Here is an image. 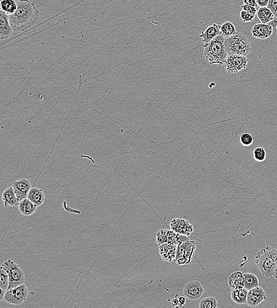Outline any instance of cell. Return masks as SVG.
Segmentation results:
<instances>
[{
    "instance_id": "40",
    "label": "cell",
    "mask_w": 277,
    "mask_h": 308,
    "mask_svg": "<svg viewBox=\"0 0 277 308\" xmlns=\"http://www.w3.org/2000/svg\"><path fill=\"white\" fill-rule=\"evenodd\" d=\"M273 276L277 280V265L276 267L275 271H274Z\"/></svg>"
},
{
    "instance_id": "24",
    "label": "cell",
    "mask_w": 277,
    "mask_h": 308,
    "mask_svg": "<svg viewBox=\"0 0 277 308\" xmlns=\"http://www.w3.org/2000/svg\"><path fill=\"white\" fill-rule=\"evenodd\" d=\"M243 274L245 278L244 288L248 290L260 286L259 280L256 275L249 273H244Z\"/></svg>"
},
{
    "instance_id": "13",
    "label": "cell",
    "mask_w": 277,
    "mask_h": 308,
    "mask_svg": "<svg viewBox=\"0 0 277 308\" xmlns=\"http://www.w3.org/2000/svg\"><path fill=\"white\" fill-rule=\"evenodd\" d=\"M273 29L270 24L258 23L253 26L251 33L255 38L265 39L272 35Z\"/></svg>"
},
{
    "instance_id": "7",
    "label": "cell",
    "mask_w": 277,
    "mask_h": 308,
    "mask_svg": "<svg viewBox=\"0 0 277 308\" xmlns=\"http://www.w3.org/2000/svg\"><path fill=\"white\" fill-rule=\"evenodd\" d=\"M28 296V288L23 284L7 290L5 292L4 300L10 304L20 305L26 301Z\"/></svg>"
},
{
    "instance_id": "41",
    "label": "cell",
    "mask_w": 277,
    "mask_h": 308,
    "mask_svg": "<svg viewBox=\"0 0 277 308\" xmlns=\"http://www.w3.org/2000/svg\"></svg>"
},
{
    "instance_id": "15",
    "label": "cell",
    "mask_w": 277,
    "mask_h": 308,
    "mask_svg": "<svg viewBox=\"0 0 277 308\" xmlns=\"http://www.w3.org/2000/svg\"><path fill=\"white\" fill-rule=\"evenodd\" d=\"M177 245L172 243L167 242L159 245V252L161 258L164 261L172 262L175 260Z\"/></svg>"
},
{
    "instance_id": "25",
    "label": "cell",
    "mask_w": 277,
    "mask_h": 308,
    "mask_svg": "<svg viewBox=\"0 0 277 308\" xmlns=\"http://www.w3.org/2000/svg\"><path fill=\"white\" fill-rule=\"evenodd\" d=\"M236 33L235 26L231 21H226L220 26L221 35H222L225 38L233 36Z\"/></svg>"
},
{
    "instance_id": "17",
    "label": "cell",
    "mask_w": 277,
    "mask_h": 308,
    "mask_svg": "<svg viewBox=\"0 0 277 308\" xmlns=\"http://www.w3.org/2000/svg\"><path fill=\"white\" fill-rule=\"evenodd\" d=\"M220 25L214 23L207 28L204 32L200 34L199 37L202 39L204 44H208L220 33Z\"/></svg>"
},
{
    "instance_id": "21",
    "label": "cell",
    "mask_w": 277,
    "mask_h": 308,
    "mask_svg": "<svg viewBox=\"0 0 277 308\" xmlns=\"http://www.w3.org/2000/svg\"><path fill=\"white\" fill-rule=\"evenodd\" d=\"M248 292V290L246 288L233 289L231 294V298L236 304H247Z\"/></svg>"
},
{
    "instance_id": "39",
    "label": "cell",
    "mask_w": 277,
    "mask_h": 308,
    "mask_svg": "<svg viewBox=\"0 0 277 308\" xmlns=\"http://www.w3.org/2000/svg\"><path fill=\"white\" fill-rule=\"evenodd\" d=\"M7 291L1 290V294H0V301H2V300H4L5 292H6Z\"/></svg>"
},
{
    "instance_id": "12",
    "label": "cell",
    "mask_w": 277,
    "mask_h": 308,
    "mask_svg": "<svg viewBox=\"0 0 277 308\" xmlns=\"http://www.w3.org/2000/svg\"><path fill=\"white\" fill-rule=\"evenodd\" d=\"M13 187L18 200L20 202L28 197L29 193L31 189V182L27 178L20 179L13 181Z\"/></svg>"
},
{
    "instance_id": "6",
    "label": "cell",
    "mask_w": 277,
    "mask_h": 308,
    "mask_svg": "<svg viewBox=\"0 0 277 308\" xmlns=\"http://www.w3.org/2000/svg\"><path fill=\"white\" fill-rule=\"evenodd\" d=\"M196 243L189 240L177 245L175 261L177 265L190 263L196 251Z\"/></svg>"
},
{
    "instance_id": "27",
    "label": "cell",
    "mask_w": 277,
    "mask_h": 308,
    "mask_svg": "<svg viewBox=\"0 0 277 308\" xmlns=\"http://www.w3.org/2000/svg\"><path fill=\"white\" fill-rule=\"evenodd\" d=\"M218 303L215 297H207L202 299L200 302L199 308H217Z\"/></svg>"
},
{
    "instance_id": "4",
    "label": "cell",
    "mask_w": 277,
    "mask_h": 308,
    "mask_svg": "<svg viewBox=\"0 0 277 308\" xmlns=\"http://www.w3.org/2000/svg\"><path fill=\"white\" fill-rule=\"evenodd\" d=\"M227 54H236L247 57L252 50L251 42L243 34L236 32L234 35L225 39Z\"/></svg>"
},
{
    "instance_id": "11",
    "label": "cell",
    "mask_w": 277,
    "mask_h": 308,
    "mask_svg": "<svg viewBox=\"0 0 277 308\" xmlns=\"http://www.w3.org/2000/svg\"><path fill=\"white\" fill-rule=\"evenodd\" d=\"M170 227L173 231L189 237L193 232V227L190 222L182 218H175L170 222Z\"/></svg>"
},
{
    "instance_id": "37",
    "label": "cell",
    "mask_w": 277,
    "mask_h": 308,
    "mask_svg": "<svg viewBox=\"0 0 277 308\" xmlns=\"http://www.w3.org/2000/svg\"><path fill=\"white\" fill-rule=\"evenodd\" d=\"M172 305L173 307H179V304H178V298H175L173 299L172 302Z\"/></svg>"
},
{
    "instance_id": "36",
    "label": "cell",
    "mask_w": 277,
    "mask_h": 308,
    "mask_svg": "<svg viewBox=\"0 0 277 308\" xmlns=\"http://www.w3.org/2000/svg\"><path fill=\"white\" fill-rule=\"evenodd\" d=\"M178 304H179V307H183V305H185L186 302V300L185 297L180 296L178 298Z\"/></svg>"
},
{
    "instance_id": "8",
    "label": "cell",
    "mask_w": 277,
    "mask_h": 308,
    "mask_svg": "<svg viewBox=\"0 0 277 308\" xmlns=\"http://www.w3.org/2000/svg\"><path fill=\"white\" fill-rule=\"evenodd\" d=\"M248 63V60L246 56L228 54L223 65L229 73L235 74L246 69Z\"/></svg>"
},
{
    "instance_id": "16",
    "label": "cell",
    "mask_w": 277,
    "mask_h": 308,
    "mask_svg": "<svg viewBox=\"0 0 277 308\" xmlns=\"http://www.w3.org/2000/svg\"><path fill=\"white\" fill-rule=\"evenodd\" d=\"M2 200L5 208L15 207L19 205L20 203V201L18 200L13 187H8L4 190L2 195Z\"/></svg>"
},
{
    "instance_id": "29",
    "label": "cell",
    "mask_w": 277,
    "mask_h": 308,
    "mask_svg": "<svg viewBox=\"0 0 277 308\" xmlns=\"http://www.w3.org/2000/svg\"><path fill=\"white\" fill-rule=\"evenodd\" d=\"M254 137L251 133L249 132H244L242 133L239 136V141L242 146H249L254 143Z\"/></svg>"
},
{
    "instance_id": "30",
    "label": "cell",
    "mask_w": 277,
    "mask_h": 308,
    "mask_svg": "<svg viewBox=\"0 0 277 308\" xmlns=\"http://www.w3.org/2000/svg\"><path fill=\"white\" fill-rule=\"evenodd\" d=\"M156 242L159 245L167 243V229H161L157 232Z\"/></svg>"
},
{
    "instance_id": "32",
    "label": "cell",
    "mask_w": 277,
    "mask_h": 308,
    "mask_svg": "<svg viewBox=\"0 0 277 308\" xmlns=\"http://www.w3.org/2000/svg\"><path fill=\"white\" fill-rule=\"evenodd\" d=\"M273 12L276 17H277V0H269L267 6Z\"/></svg>"
},
{
    "instance_id": "33",
    "label": "cell",
    "mask_w": 277,
    "mask_h": 308,
    "mask_svg": "<svg viewBox=\"0 0 277 308\" xmlns=\"http://www.w3.org/2000/svg\"><path fill=\"white\" fill-rule=\"evenodd\" d=\"M241 8L242 10L246 11V12L251 13V14L252 15H257L258 10L256 9V8L250 6V5H246L244 4L242 5Z\"/></svg>"
},
{
    "instance_id": "26",
    "label": "cell",
    "mask_w": 277,
    "mask_h": 308,
    "mask_svg": "<svg viewBox=\"0 0 277 308\" xmlns=\"http://www.w3.org/2000/svg\"><path fill=\"white\" fill-rule=\"evenodd\" d=\"M10 279L9 275L3 266L0 269V288L1 290L7 291L9 289Z\"/></svg>"
},
{
    "instance_id": "10",
    "label": "cell",
    "mask_w": 277,
    "mask_h": 308,
    "mask_svg": "<svg viewBox=\"0 0 277 308\" xmlns=\"http://www.w3.org/2000/svg\"><path fill=\"white\" fill-rule=\"evenodd\" d=\"M267 298V293L263 289L257 286L248 292L247 304L251 307H255L262 304Z\"/></svg>"
},
{
    "instance_id": "3",
    "label": "cell",
    "mask_w": 277,
    "mask_h": 308,
    "mask_svg": "<svg viewBox=\"0 0 277 308\" xmlns=\"http://www.w3.org/2000/svg\"><path fill=\"white\" fill-rule=\"evenodd\" d=\"M225 37L218 35L208 44H204V55L210 64L223 65L226 57Z\"/></svg>"
},
{
    "instance_id": "5",
    "label": "cell",
    "mask_w": 277,
    "mask_h": 308,
    "mask_svg": "<svg viewBox=\"0 0 277 308\" xmlns=\"http://www.w3.org/2000/svg\"><path fill=\"white\" fill-rule=\"evenodd\" d=\"M9 275L10 283L8 290L25 283V273L20 265L11 259H5L2 264Z\"/></svg>"
},
{
    "instance_id": "2",
    "label": "cell",
    "mask_w": 277,
    "mask_h": 308,
    "mask_svg": "<svg viewBox=\"0 0 277 308\" xmlns=\"http://www.w3.org/2000/svg\"><path fill=\"white\" fill-rule=\"evenodd\" d=\"M255 261L263 276H273L277 265V249L270 246L261 248L257 252Z\"/></svg>"
},
{
    "instance_id": "1",
    "label": "cell",
    "mask_w": 277,
    "mask_h": 308,
    "mask_svg": "<svg viewBox=\"0 0 277 308\" xmlns=\"http://www.w3.org/2000/svg\"><path fill=\"white\" fill-rule=\"evenodd\" d=\"M18 7L16 12L9 16L13 30L25 32L30 29L39 20L40 12L30 0H16Z\"/></svg>"
},
{
    "instance_id": "28",
    "label": "cell",
    "mask_w": 277,
    "mask_h": 308,
    "mask_svg": "<svg viewBox=\"0 0 277 308\" xmlns=\"http://www.w3.org/2000/svg\"><path fill=\"white\" fill-rule=\"evenodd\" d=\"M253 158L258 162H262L267 157L264 148L262 146H258L252 152Z\"/></svg>"
},
{
    "instance_id": "14",
    "label": "cell",
    "mask_w": 277,
    "mask_h": 308,
    "mask_svg": "<svg viewBox=\"0 0 277 308\" xmlns=\"http://www.w3.org/2000/svg\"><path fill=\"white\" fill-rule=\"evenodd\" d=\"M13 31L10 25L9 15L0 11V39L4 41L10 38L12 36Z\"/></svg>"
},
{
    "instance_id": "42",
    "label": "cell",
    "mask_w": 277,
    "mask_h": 308,
    "mask_svg": "<svg viewBox=\"0 0 277 308\" xmlns=\"http://www.w3.org/2000/svg\"></svg>"
},
{
    "instance_id": "18",
    "label": "cell",
    "mask_w": 277,
    "mask_h": 308,
    "mask_svg": "<svg viewBox=\"0 0 277 308\" xmlns=\"http://www.w3.org/2000/svg\"><path fill=\"white\" fill-rule=\"evenodd\" d=\"M27 198H28L38 207L44 204L46 200V195L44 190L35 187H31Z\"/></svg>"
},
{
    "instance_id": "38",
    "label": "cell",
    "mask_w": 277,
    "mask_h": 308,
    "mask_svg": "<svg viewBox=\"0 0 277 308\" xmlns=\"http://www.w3.org/2000/svg\"><path fill=\"white\" fill-rule=\"evenodd\" d=\"M269 24H270V25L273 27L274 29L277 28V17H275L274 19L271 21L270 23H269Z\"/></svg>"
},
{
    "instance_id": "31",
    "label": "cell",
    "mask_w": 277,
    "mask_h": 308,
    "mask_svg": "<svg viewBox=\"0 0 277 308\" xmlns=\"http://www.w3.org/2000/svg\"><path fill=\"white\" fill-rule=\"evenodd\" d=\"M240 16L243 22L247 23L252 22L254 21L255 15H252L246 11L242 10L240 13Z\"/></svg>"
},
{
    "instance_id": "19",
    "label": "cell",
    "mask_w": 277,
    "mask_h": 308,
    "mask_svg": "<svg viewBox=\"0 0 277 308\" xmlns=\"http://www.w3.org/2000/svg\"><path fill=\"white\" fill-rule=\"evenodd\" d=\"M37 206L28 198L20 201L18 209L23 215L29 216L33 215L37 210Z\"/></svg>"
},
{
    "instance_id": "9",
    "label": "cell",
    "mask_w": 277,
    "mask_h": 308,
    "mask_svg": "<svg viewBox=\"0 0 277 308\" xmlns=\"http://www.w3.org/2000/svg\"><path fill=\"white\" fill-rule=\"evenodd\" d=\"M204 291V286L199 281L193 280L186 284L183 289V294L191 301H196L201 298Z\"/></svg>"
},
{
    "instance_id": "20",
    "label": "cell",
    "mask_w": 277,
    "mask_h": 308,
    "mask_svg": "<svg viewBox=\"0 0 277 308\" xmlns=\"http://www.w3.org/2000/svg\"><path fill=\"white\" fill-rule=\"evenodd\" d=\"M228 283L232 289L244 288L245 278L244 274L241 272H235L228 278Z\"/></svg>"
},
{
    "instance_id": "35",
    "label": "cell",
    "mask_w": 277,
    "mask_h": 308,
    "mask_svg": "<svg viewBox=\"0 0 277 308\" xmlns=\"http://www.w3.org/2000/svg\"><path fill=\"white\" fill-rule=\"evenodd\" d=\"M257 4L260 7H267L269 0H256Z\"/></svg>"
},
{
    "instance_id": "23",
    "label": "cell",
    "mask_w": 277,
    "mask_h": 308,
    "mask_svg": "<svg viewBox=\"0 0 277 308\" xmlns=\"http://www.w3.org/2000/svg\"><path fill=\"white\" fill-rule=\"evenodd\" d=\"M257 15L262 23L268 24L273 21L275 16L267 7H260L258 10Z\"/></svg>"
},
{
    "instance_id": "22",
    "label": "cell",
    "mask_w": 277,
    "mask_h": 308,
    "mask_svg": "<svg viewBox=\"0 0 277 308\" xmlns=\"http://www.w3.org/2000/svg\"><path fill=\"white\" fill-rule=\"evenodd\" d=\"M17 7V2L15 0H1L0 2L1 11L9 16L14 14Z\"/></svg>"
},
{
    "instance_id": "34",
    "label": "cell",
    "mask_w": 277,
    "mask_h": 308,
    "mask_svg": "<svg viewBox=\"0 0 277 308\" xmlns=\"http://www.w3.org/2000/svg\"><path fill=\"white\" fill-rule=\"evenodd\" d=\"M244 4L250 5V6L254 7L257 9L258 4L256 0H244Z\"/></svg>"
}]
</instances>
